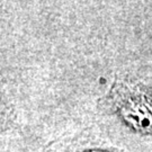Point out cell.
Returning <instances> with one entry per match:
<instances>
[{"instance_id": "6da1fadb", "label": "cell", "mask_w": 152, "mask_h": 152, "mask_svg": "<svg viewBox=\"0 0 152 152\" xmlns=\"http://www.w3.org/2000/svg\"><path fill=\"white\" fill-rule=\"evenodd\" d=\"M98 110L104 130L121 145H152V87L117 77L98 102Z\"/></svg>"}, {"instance_id": "7a4b0ae2", "label": "cell", "mask_w": 152, "mask_h": 152, "mask_svg": "<svg viewBox=\"0 0 152 152\" xmlns=\"http://www.w3.org/2000/svg\"><path fill=\"white\" fill-rule=\"evenodd\" d=\"M44 152H132L114 141L105 130L89 126L50 143Z\"/></svg>"}]
</instances>
